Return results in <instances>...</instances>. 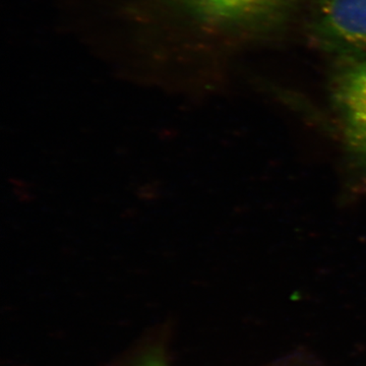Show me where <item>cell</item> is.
<instances>
[{
	"mask_svg": "<svg viewBox=\"0 0 366 366\" xmlns=\"http://www.w3.org/2000/svg\"><path fill=\"white\" fill-rule=\"evenodd\" d=\"M335 106L340 114L347 144L366 159V59L344 67L334 81Z\"/></svg>",
	"mask_w": 366,
	"mask_h": 366,
	"instance_id": "7a4b0ae2",
	"label": "cell"
},
{
	"mask_svg": "<svg viewBox=\"0 0 366 366\" xmlns=\"http://www.w3.org/2000/svg\"><path fill=\"white\" fill-rule=\"evenodd\" d=\"M139 366H166L164 365L163 360L158 357H151L144 360Z\"/></svg>",
	"mask_w": 366,
	"mask_h": 366,
	"instance_id": "277c9868",
	"label": "cell"
},
{
	"mask_svg": "<svg viewBox=\"0 0 366 366\" xmlns=\"http://www.w3.org/2000/svg\"><path fill=\"white\" fill-rule=\"evenodd\" d=\"M315 30L335 49L366 51V0H319Z\"/></svg>",
	"mask_w": 366,
	"mask_h": 366,
	"instance_id": "6da1fadb",
	"label": "cell"
},
{
	"mask_svg": "<svg viewBox=\"0 0 366 366\" xmlns=\"http://www.w3.org/2000/svg\"><path fill=\"white\" fill-rule=\"evenodd\" d=\"M204 19L218 24L242 23L266 16L287 0H192Z\"/></svg>",
	"mask_w": 366,
	"mask_h": 366,
	"instance_id": "3957f363",
	"label": "cell"
}]
</instances>
